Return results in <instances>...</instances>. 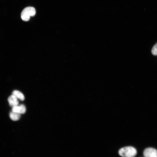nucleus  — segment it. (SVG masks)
Segmentation results:
<instances>
[{"label":"nucleus","mask_w":157,"mask_h":157,"mask_svg":"<svg viewBox=\"0 0 157 157\" xmlns=\"http://www.w3.org/2000/svg\"><path fill=\"white\" fill-rule=\"evenodd\" d=\"M118 153L120 156L123 157H134L137 154V151L135 148L128 146L120 149Z\"/></svg>","instance_id":"f257e3e1"},{"label":"nucleus","mask_w":157,"mask_h":157,"mask_svg":"<svg viewBox=\"0 0 157 157\" xmlns=\"http://www.w3.org/2000/svg\"><path fill=\"white\" fill-rule=\"evenodd\" d=\"M151 53L152 54L154 55H157V43L152 48Z\"/></svg>","instance_id":"6e6552de"},{"label":"nucleus","mask_w":157,"mask_h":157,"mask_svg":"<svg viewBox=\"0 0 157 157\" xmlns=\"http://www.w3.org/2000/svg\"><path fill=\"white\" fill-rule=\"evenodd\" d=\"M10 117L12 120L16 121L19 120L21 118V114L12 111L10 114Z\"/></svg>","instance_id":"423d86ee"},{"label":"nucleus","mask_w":157,"mask_h":157,"mask_svg":"<svg viewBox=\"0 0 157 157\" xmlns=\"http://www.w3.org/2000/svg\"><path fill=\"white\" fill-rule=\"evenodd\" d=\"M13 94L15 95L17 98L19 99L22 101L25 99V97L24 94L20 91L15 90L13 92Z\"/></svg>","instance_id":"0eeeda50"},{"label":"nucleus","mask_w":157,"mask_h":157,"mask_svg":"<svg viewBox=\"0 0 157 157\" xmlns=\"http://www.w3.org/2000/svg\"><path fill=\"white\" fill-rule=\"evenodd\" d=\"M36 14L35 9L33 7H28L24 10L21 14V18L24 21H28L31 17L34 16Z\"/></svg>","instance_id":"f03ea898"},{"label":"nucleus","mask_w":157,"mask_h":157,"mask_svg":"<svg viewBox=\"0 0 157 157\" xmlns=\"http://www.w3.org/2000/svg\"><path fill=\"white\" fill-rule=\"evenodd\" d=\"M145 157H157V150L153 148L146 149L143 152Z\"/></svg>","instance_id":"7ed1b4c3"},{"label":"nucleus","mask_w":157,"mask_h":157,"mask_svg":"<svg viewBox=\"0 0 157 157\" xmlns=\"http://www.w3.org/2000/svg\"><path fill=\"white\" fill-rule=\"evenodd\" d=\"M12 111L19 113L20 114L25 113L26 111V108L25 106L22 104L18 106H17L13 107Z\"/></svg>","instance_id":"20e7f679"},{"label":"nucleus","mask_w":157,"mask_h":157,"mask_svg":"<svg viewBox=\"0 0 157 157\" xmlns=\"http://www.w3.org/2000/svg\"><path fill=\"white\" fill-rule=\"evenodd\" d=\"M8 100L10 105L12 107L18 105L19 103L17 98L13 95L9 97Z\"/></svg>","instance_id":"39448f33"}]
</instances>
